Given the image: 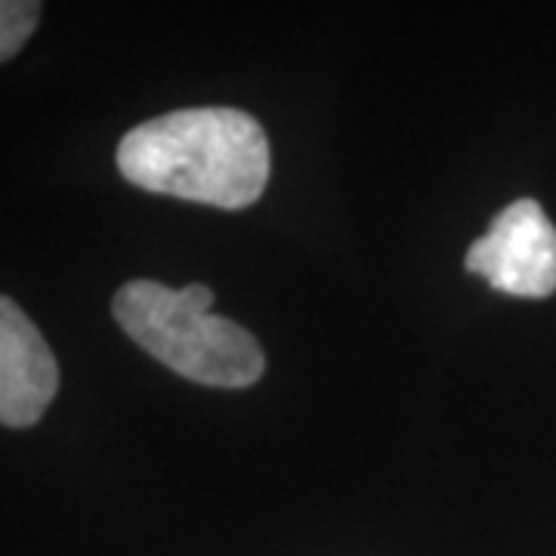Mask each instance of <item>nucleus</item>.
Instances as JSON below:
<instances>
[{
  "label": "nucleus",
  "mask_w": 556,
  "mask_h": 556,
  "mask_svg": "<svg viewBox=\"0 0 556 556\" xmlns=\"http://www.w3.org/2000/svg\"><path fill=\"white\" fill-rule=\"evenodd\" d=\"M269 139L241 109H179L137 124L118 146V170L146 192L223 211L251 207L269 179Z\"/></svg>",
  "instance_id": "nucleus-1"
},
{
  "label": "nucleus",
  "mask_w": 556,
  "mask_h": 556,
  "mask_svg": "<svg viewBox=\"0 0 556 556\" xmlns=\"http://www.w3.org/2000/svg\"><path fill=\"white\" fill-rule=\"evenodd\" d=\"M464 266L504 294L551 298L556 291V226L535 199L514 201L470 244Z\"/></svg>",
  "instance_id": "nucleus-3"
},
{
  "label": "nucleus",
  "mask_w": 556,
  "mask_h": 556,
  "mask_svg": "<svg viewBox=\"0 0 556 556\" xmlns=\"http://www.w3.org/2000/svg\"><path fill=\"white\" fill-rule=\"evenodd\" d=\"M60 390V365L35 321L10 298L0 300V420L38 424Z\"/></svg>",
  "instance_id": "nucleus-4"
},
{
  "label": "nucleus",
  "mask_w": 556,
  "mask_h": 556,
  "mask_svg": "<svg viewBox=\"0 0 556 556\" xmlns=\"http://www.w3.org/2000/svg\"><path fill=\"white\" fill-rule=\"evenodd\" d=\"M207 285L164 288L159 281H127L112 300V313L127 338L161 365L204 387L239 390L263 378L266 358L251 331L214 316Z\"/></svg>",
  "instance_id": "nucleus-2"
},
{
  "label": "nucleus",
  "mask_w": 556,
  "mask_h": 556,
  "mask_svg": "<svg viewBox=\"0 0 556 556\" xmlns=\"http://www.w3.org/2000/svg\"><path fill=\"white\" fill-rule=\"evenodd\" d=\"M40 0H0V60L10 62L35 35Z\"/></svg>",
  "instance_id": "nucleus-5"
}]
</instances>
